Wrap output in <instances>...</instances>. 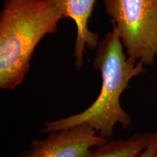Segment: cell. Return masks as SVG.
<instances>
[{"mask_svg":"<svg viewBox=\"0 0 157 157\" xmlns=\"http://www.w3.org/2000/svg\"><path fill=\"white\" fill-rule=\"evenodd\" d=\"M93 66L102 78L101 91L95 101L82 112L45 123L41 129L42 133L86 124L110 140L116 125L120 124L127 129L132 124L130 116L120 103L121 96L132 78L145 73V66L127 57L113 25L112 31L107 32L100 41Z\"/></svg>","mask_w":157,"mask_h":157,"instance_id":"6da1fadb","label":"cell"},{"mask_svg":"<svg viewBox=\"0 0 157 157\" xmlns=\"http://www.w3.org/2000/svg\"><path fill=\"white\" fill-rule=\"evenodd\" d=\"M66 0H6L0 14V88L14 90L28 73L35 48L56 33Z\"/></svg>","mask_w":157,"mask_h":157,"instance_id":"7a4b0ae2","label":"cell"},{"mask_svg":"<svg viewBox=\"0 0 157 157\" xmlns=\"http://www.w3.org/2000/svg\"><path fill=\"white\" fill-rule=\"evenodd\" d=\"M129 58L153 66L157 56V0H103Z\"/></svg>","mask_w":157,"mask_h":157,"instance_id":"3957f363","label":"cell"},{"mask_svg":"<svg viewBox=\"0 0 157 157\" xmlns=\"http://www.w3.org/2000/svg\"><path fill=\"white\" fill-rule=\"evenodd\" d=\"M46 135L31 141L15 157H93L96 149L109 140L86 124Z\"/></svg>","mask_w":157,"mask_h":157,"instance_id":"277c9868","label":"cell"},{"mask_svg":"<svg viewBox=\"0 0 157 157\" xmlns=\"http://www.w3.org/2000/svg\"><path fill=\"white\" fill-rule=\"evenodd\" d=\"M97 0H66L64 17H69L75 23L76 37L74 45V67L79 71L83 66L84 54L86 48L96 50L99 44L97 33L88 28V21L91 17L94 5Z\"/></svg>","mask_w":157,"mask_h":157,"instance_id":"5b68a950","label":"cell"},{"mask_svg":"<svg viewBox=\"0 0 157 157\" xmlns=\"http://www.w3.org/2000/svg\"><path fill=\"white\" fill-rule=\"evenodd\" d=\"M153 132L135 133L127 139H110L95 150L93 157H137L149 144Z\"/></svg>","mask_w":157,"mask_h":157,"instance_id":"8992f818","label":"cell"},{"mask_svg":"<svg viewBox=\"0 0 157 157\" xmlns=\"http://www.w3.org/2000/svg\"><path fill=\"white\" fill-rule=\"evenodd\" d=\"M137 157H157V130L153 132L149 144Z\"/></svg>","mask_w":157,"mask_h":157,"instance_id":"52a82bcc","label":"cell"}]
</instances>
